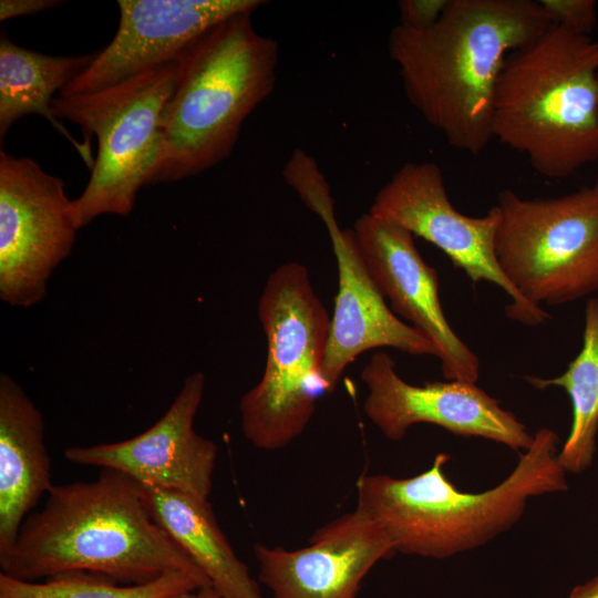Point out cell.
Masks as SVG:
<instances>
[{
  "label": "cell",
  "instance_id": "1",
  "mask_svg": "<svg viewBox=\"0 0 598 598\" xmlns=\"http://www.w3.org/2000/svg\"><path fill=\"white\" fill-rule=\"evenodd\" d=\"M550 24L538 1L448 0L430 29L396 24L388 50L409 102L452 147L477 156L493 138L495 89L507 56Z\"/></svg>",
  "mask_w": 598,
  "mask_h": 598
},
{
  "label": "cell",
  "instance_id": "2",
  "mask_svg": "<svg viewBox=\"0 0 598 598\" xmlns=\"http://www.w3.org/2000/svg\"><path fill=\"white\" fill-rule=\"evenodd\" d=\"M47 495L0 564L6 575L37 581L85 571L142 585L178 570L208 579L155 522L143 485L133 477L101 468L94 481L53 485Z\"/></svg>",
  "mask_w": 598,
  "mask_h": 598
},
{
  "label": "cell",
  "instance_id": "3",
  "mask_svg": "<svg viewBox=\"0 0 598 598\" xmlns=\"http://www.w3.org/2000/svg\"><path fill=\"white\" fill-rule=\"evenodd\" d=\"M559 436L543 427L512 473L495 487L467 493L444 473L450 456L437 453L424 472L408 478L362 475L357 507L391 539L395 551L444 559L467 551L513 527L527 501L568 488L558 462Z\"/></svg>",
  "mask_w": 598,
  "mask_h": 598
},
{
  "label": "cell",
  "instance_id": "4",
  "mask_svg": "<svg viewBox=\"0 0 598 598\" xmlns=\"http://www.w3.org/2000/svg\"><path fill=\"white\" fill-rule=\"evenodd\" d=\"M252 13L221 21L181 56L151 184L192 177L226 159L245 120L272 93L279 45L256 31Z\"/></svg>",
  "mask_w": 598,
  "mask_h": 598
},
{
  "label": "cell",
  "instance_id": "5",
  "mask_svg": "<svg viewBox=\"0 0 598 598\" xmlns=\"http://www.w3.org/2000/svg\"><path fill=\"white\" fill-rule=\"evenodd\" d=\"M493 137L548 178L598 161V42L550 24L511 53L496 83Z\"/></svg>",
  "mask_w": 598,
  "mask_h": 598
},
{
  "label": "cell",
  "instance_id": "6",
  "mask_svg": "<svg viewBox=\"0 0 598 598\" xmlns=\"http://www.w3.org/2000/svg\"><path fill=\"white\" fill-rule=\"evenodd\" d=\"M258 317L267 340L260 381L240 400V423L257 448L276 451L308 425L327 392L322 363L331 318L313 290L308 269L290 261L266 281Z\"/></svg>",
  "mask_w": 598,
  "mask_h": 598
},
{
  "label": "cell",
  "instance_id": "7",
  "mask_svg": "<svg viewBox=\"0 0 598 598\" xmlns=\"http://www.w3.org/2000/svg\"><path fill=\"white\" fill-rule=\"evenodd\" d=\"M179 69L181 58L92 93L52 100L59 120L78 124L86 138H97L90 179L71 203L78 230L101 215H130L140 189L151 184L161 155L163 113Z\"/></svg>",
  "mask_w": 598,
  "mask_h": 598
},
{
  "label": "cell",
  "instance_id": "8",
  "mask_svg": "<svg viewBox=\"0 0 598 598\" xmlns=\"http://www.w3.org/2000/svg\"><path fill=\"white\" fill-rule=\"evenodd\" d=\"M496 206V258L525 300L555 307L598 291V176L558 197L503 189Z\"/></svg>",
  "mask_w": 598,
  "mask_h": 598
},
{
  "label": "cell",
  "instance_id": "9",
  "mask_svg": "<svg viewBox=\"0 0 598 598\" xmlns=\"http://www.w3.org/2000/svg\"><path fill=\"white\" fill-rule=\"evenodd\" d=\"M64 182L30 157L0 152V299L31 308L76 241Z\"/></svg>",
  "mask_w": 598,
  "mask_h": 598
},
{
  "label": "cell",
  "instance_id": "10",
  "mask_svg": "<svg viewBox=\"0 0 598 598\" xmlns=\"http://www.w3.org/2000/svg\"><path fill=\"white\" fill-rule=\"evenodd\" d=\"M369 213L436 246L473 283L486 281L498 286L512 300L505 308L512 320L539 326L550 319L545 309L520 296L498 265L495 254L498 207H491L481 217L460 213L447 196L443 172L436 163L403 164L378 192Z\"/></svg>",
  "mask_w": 598,
  "mask_h": 598
},
{
  "label": "cell",
  "instance_id": "11",
  "mask_svg": "<svg viewBox=\"0 0 598 598\" xmlns=\"http://www.w3.org/2000/svg\"><path fill=\"white\" fill-rule=\"evenodd\" d=\"M360 378L368 390L363 411L391 441L402 440L414 424L429 423L455 435L487 439L516 452L526 451L533 443L534 434L516 415L476 383L452 380L410 384L398 374L393 359L384 351L372 354Z\"/></svg>",
  "mask_w": 598,
  "mask_h": 598
},
{
  "label": "cell",
  "instance_id": "12",
  "mask_svg": "<svg viewBox=\"0 0 598 598\" xmlns=\"http://www.w3.org/2000/svg\"><path fill=\"white\" fill-rule=\"evenodd\" d=\"M116 33L61 95L92 93L178 60L221 21L261 0H120Z\"/></svg>",
  "mask_w": 598,
  "mask_h": 598
},
{
  "label": "cell",
  "instance_id": "13",
  "mask_svg": "<svg viewBox=\"0 0 598 598\" xmlns=\"http://www.w3.org/2000/svg\"><path fill=\"white\" fill-rule=\"evenodd\" d=\"M365 266L392 310L411 322L435 347L447 381L476 383L478 357L446 320L439 296V275L419 252L413 235L403 227L361 215L352 228Z\"/></svg>",
  "mask_w": 598,
  "mask_h": 598
},
{
  "label": "cell",
  "instance_id": "14",
  "mask_svg": "<svg viewBox=\"0 0 598 598\" xmlns=\"http://www.w3.org/2000/svg\"><path fill=\"white\" fill-rule=\"evenodd\" d=\"M204 390L205 375L194 372L163 416L146 431L121 442L68 447L64 457L120 471L145 486L208 499L218 448L194 430Z\"/></svg>",
  "mask_w": 598,
  "mask_h": 598
},
{
  "label": "cell",
  "instance_id": "15",
  "mask_svg": "<svg viewBox=\"0 0 598 598\" xmlns=\"http://www.w3.org/2000/svg\"><path fill=\"white\" fill-rule=\"evenodd\" d=\"M394 553L385 532L358 508L315 530L306 547L254 546L258 579L272 598H355L373 566Z\"/></svg>",
  "mask_w": 598,
  "mask_h": 598
},
{
  "label": "cell",
  "instance_id": "16",
  "mask_svg": "<svg viewBox=\"0 0 598 598\" xmlns=\"http://www.w3.org/2000/svg\"><path fill=\"white\" fill-rule=\"evenodd\" d=\"M338 266L339 287L322 363L327 392H332L349 364L368 350L393 348L412 355H437L420 331L388 307L372 279L355 235L341 229L334 208L322 213Z\"/></svg>",
  "mask_w": 598,
  "mask_h": 598
},
{
  "label": "cell",
  "instance_id": "17",
  "mask_svg": "<svg viewBox=\"0 0 598 598\" xmlns=\"http://www.w3.org/2000/svg\"><path fill=\"white\" fill-rule=\"evenodd\" d=\"M53 486L43 416L22 386L0 375V564L22 523Z\"/></svg>",
  "mask_w": 598,
  "mask_h": 598
},
{
  "label": "cell",
  "instance_id": "18",
  "mask_svg": "<svg viewBox=\"0 0 598 598\" xmlns=\"http://www.w3.org/2000/svg\"><path fill=\"white\" fill-rule=\"evenodd\" d=\"M144 498L155 522L208 577L224 598H264L248 567L220 529L208 499L145 486Z\"/></svg>",
  "mask_w": 598,
  "mask_h": 598
},
{
  "label": "cell",
  "instance_id": "19",
  "mask_svg": "<svg viewBox=\"0 0 598 598\" xmlns=\"http://www.w3.org/2000/svg\"><path fill=\"white\" fill-rule=\"evenodd\" d=\"M94 54L79 56L45 55L13 43L6 32L0 37V140L21 117L39 114L50 122L78 151L87 167L94 158L90 145L76 141L53 114L55 94L82 74Z\"/></svg>",
  "mask_w": 598,
  "mask_h": 598
},
{
  "label": "cell",
  "instance_id": "20",
  "mask_svg": "<svg viewBox=\"0 0 598 598\" xmlns=\"http://www.w3.org/2000/svg\"><path fill=\"white\" fill-rule=\"evenodd\" d=\"M534 388H563L571 401V426L558 451V462L566 473H582L590 467L598 432V299L589 298L584 311L582 344L567 370L555 378L527 375Z\"/></svg>",
  "mask_w": 598,
  "mask_h": 598
},
{
  "label": "cell",
  "instance_id": "21",
  "mask_svg": "<svg viewBox=\"0 0 598 598\" xmlns=\"http://www.w3.org/2000/svg\"><path fill=\"white\" fill-rule=\"evenodd\" d=\"M209 586L208 579L178 570L142 585H123L85 571L59 574L41 582L0 574V598H168Z\"/></svg>",
  "mask_w": 598,
  "mask_h": 598
},
{
  "label": "cell",
  "instance_id": "22",
  "mask_svg": "<svg viewBox=\"0 0 598 598\" xmlns=\"http://www.w3.org/2000/svg\"><path fill=\"white\" fill-rule=\"evenodd\" d=\"M550 23L590 37L597 22L594 0H539Z\"/></svg>",
  "mask_w": 598,
  "mask_h": 598
},
{
  "label": "cell",
  "instance_id": "23",
  "mask_svg": "<svg viewBox=\"0 0 598 598\" xmlns=\"http://www.w3.org/2000/svg\"><path fill=\"white\" fill-rule=\"evenodd\" d=\"M448 0H401L399 24L412 30H426L441 18Z\"/></svg>",
  "mask_w": 598,
  "mask_h": 598
},
{
  "label": "cell",
  "instance_id": "24",
  "mask_svg": "<svg viewBox=\"0 0 598 598\" xmlns=\"http://www.w3.org/2000/svg\"><path fill=\"white\" fill-rule=\"evenodd\" d=\"M64 3L56 0H1L0 20L4 21L11 18L33 16L50 8Z\"/></svg>",
  "mask_w": 598,
  "mask_h": 598
},
{
  "label": "cell",
  "instance_id": "25",
  "mask_svg": "<svg viewBox=\"0 0 598 598\" xmlns=\"http://www.w3.org/2000/svg\"><path fill=\"white\" fill-rule=\"evenodd\" d=\"M567 598H598V577L576 586Z\"/></svg>",
  "mask_w": 598,
  "mask_h": 598
},
{
  "label": "cell",
  "instance_id": "26",
  "mask_svg": "<svg viewBox=\"0 0 598 598\" xmlns=\"http://www.w3.org/2000/svg\"><path fill=\"white\" fill-rule=\"evenodd\" d=\"M168 598H224L213 586L179 592Z\"/></svg>",
  "mask_w": 598,
  "mask_h": 598
}]
</instances>
